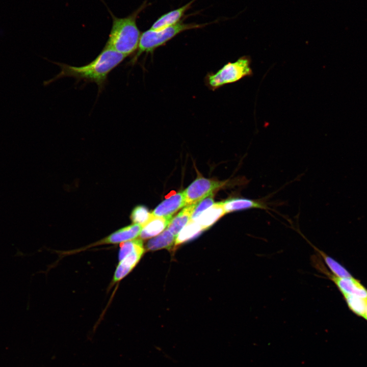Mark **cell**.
Instances as JSON below:
<instances>
[{
  "label": "cell",
  "mask_w": 367,
  "mask_h": 367,
  "mask_svg": "<svg viewBox=\"0 0 367 367\" xmlns=\"http://www.w3.org/2000/svg\"><path fill=\"white\" fill-rule=\"evenodd\" d=\"M330 279L332 280L343 295H352L367 299V290L354 278H340L328 273Z\"/></svg>",
  "instance_id": "cell-9"
},
{
  "label": "cell",
  "mask_w": 367,
  "mask_h": 367,
  "mask_svg": "<svg viewBox=\"0 0 367 367\" xmlns=\"http://www.w3.org/2000/svg\"><path fill=\"white\" fill-rule=\"evenodd\" d=\"M176 237L166 229L159 235L150 239L146 244L148 250H156L161 249H170L175 243Z\"/></svg>",
  "instance_id": "cell-15"
},
{
  "label": "cell",
  "mask_w": 367,
  "mask_h": 367,
  "mask_svg": "<svg viewBox=\"0 0 367 367\" xmlns=\"http://www.w3.org/2000/svg\"><path fill=\"white\" fill-rule=\"evenodd\" d=\"M172 217H153L142 227L140 236L142 239H147L160 234L167 227Z\"/></svg>",
  "instance_id": "cell-12"
},
{
  "label": "cell",
  "mask_w": 367,
  "mask_h": 367,
  "mask_svg": "<svg viewBox=\"0 0 367 367\" xmlns=\"http://www.w3.org/2000/svg\"><path fill=\"white\" fill-rule=\"evenodd\" d=\"M141 243L142 241L141 239H134L121 243L118 254L119 261L134 250Z\"/></svg>",
  "instance_id": "cell-21"
},
{
  "label": "cell",
  "mask_w": 367,
  "mask_h": 367,
  "mask_svg": "<svg viewBox=\"0 0 367 367\" xmlns=\"http://www.w3.org/2000/svg\"><path fill=\"white\" fill-rule=\"evenodd\" d=\"M144 252L142 242L134 250L119 261L114 273L113 282L115 283L120 281L127 275L138 264Z\"/></svg>",
  "instance_id": "cell-8"
},
{
  "label": "cell",
  "mask_w": 367,
  "mask_h": 367,
  "mask_svg": "<svg viewBox=\"0 0 367 367\" xmlns=\"http://www.w3.org/2000/svg\"><path fill=\"white\" fill-rule=\"evenodd\" d=\"M204 230L202 226L195 220H190L177 235L175 245L185 243L198 235Z\"/></svg>",
  "instance_id": "cell-16"
},
{
  "label": "cell",
  "mask_w": 367,
  "mask_h": 367,
  "mask_svg": "<svg viewBox=\"0 0 367 367\" xmlns=\"http://www.w3.org/2000/svg\"><path fill=\"white\" fill-rule=\"evenodd\" d=\"M251 60L248 56H243L233 62L225 64L216 73H209L206 77L208 87L215 90L224 85L237 82L251 76Z\"/></svg>",
  "instance_id": "cell-4"
},
{
  "label": "cell",
  "mask_w": 367,
  "mask_h": 367,
  "mask_svg": "<svg viewBox=\"0 0 367 367\" xmlns=\"http://www.w3.org/2000/svg\"><path fill=\"white\" fill-rule=\"evenodd\" d=\"M214 203L213 195L201 200L196 203L191 216V220H195L205 211L208 209Z\"/></svg>",
  "instance_id": "cell-20"
},
{
  "label": "cell",
  "mask_w": 367,
  "mask_h": 367,
  "mask_svg": "<svg viewBox=\"0 0 367 367\" xmlns=\"http://www.w3.org/2000/svg\"><path fill=\"white\" fill-rule=\"evenodd\" d=\"M186 206L184 191L172 195L160 203L152 211L153 217H172L179 209Z\"/></svg>",
  "instance_id": "cell-7"
},
{
  "label": "cell",
  "mask_w": 367,
  "mask_h": 367,
  "mask_svg": "<svg viewBox=\"0 0 367 367\" xmlns=\"http://www.w3.org/2000/svg\"><path fill=\"white\" fill-rule=\"evenodd\" d=\"M226 213L252 208L267 209L266 204L261 201L244 198H233L223 202Z\"/></svg>",
  "instance_id": "cell-11"
},
{
  "label": "cell",
  "mask_w": 367,
  "mask_h": 367,
  "mask_svg": "<svg viewBox=\"0 0 367 367\" xmlns=\"http://www.w3.org/2000/svg\"><path fill=\"white\" fill-rule=\"evenodd\" d=\"M196 204L186 206L175 217L172 218L167 226V229L176 238L182 228L191 220V216Z\"/></svg>",
  "instance_id": "cell-14"
},
{
  "label": "cell",
  "mask_w": 367,
  "mask_h": 367,
  "mask_svg": "<svg viewBox=\"0 0 367 367\" xmlns=\"http://www.w3.org/2000/svg\"><path fill=\"white\" fill-rule=\"evenodd\" d=\"M226 214L223 202L214 203L195 220L203 228H208Z\"/></svg>",
  "instance_id": "cell-13"
},
{
  "label": "cell",
  "mask_w": 367,
  "mask_h": 367,
  "mask_svg": "<svg viewBox=\"0 0 367 367\" xmlns=\"http://www.w3.org/2000/svg\"><path fill=\"white\" fill-rule=\"evenodd\" d=\"M152 217V213L143 205L136 206L133 209L130 216V218L134 223L139 224L142 227Z\"/></svg>",
  "instance_id": "cell-19"
},
{
  "label": "cell",
  "mask_w": 367,
  "mask_h": 367,
  "mask_svg": "<svg viewBox=\"0 0 367 367\" xmlns=\"http://www.w3.org/2000/svg\"><path fill=\"white\" fill-rule=\"evenodd\" d=\"M127 56L111 48L104 47L102 51L91 62L82 66H73L64 63H56L60 67V72L53 78L45 81L46 86L64 77H72L77 80L96 84L99 91L104 88L109 73Z\"/></svg>",
  "instance_id": "cell-1"
},
{
  "label": "cell",
  "mask_w": 367,
  "mask_h": 367,
  "mask_svg": "<svg viewBox=\"0 0 367 367\" xmlns=\"http://www.w3.org/2000/svg\"><path fill=\"white\" fill-rule=\"evenodd\" d=\"M196 0H192L184 6L171 10L159 17L152 24L150 29L158 30L167 27L174 25L181 21L185 16V14Z\"/></svg>",
  "instance_id": "cell-10"
},
{
  "label": "cell",
  "mask_w": 367,
  "mask_h": 367,
  "mask_svg": "<svg viewBox=\"0 0 367 367\" xmlns=\"http://www.w3.org/2000/svg\"><path fill=\"white\" fill-rule=\"evenodd\" d=\"M226 184V181H219L202 177L196 178L184 191L186 206L197 203Z\"/></svg>",
  "instance_id": "cell-5"
},
{
  "label": "cell",
  "mask_w": 367,
  "mask_h": 367,
  "mask_svg": "<svg viewBox=\"0 0 367 367\" xmlns=\"http://www.w3.org/2000/svg\"><path fill=\"white\" fill-rule=\"evenodd\" d=\"M314 249L320 254L323 259L325 263L330 270L333 275L340 278H352L351 274L341 265L336 260L327 255L323 251L309 243Z\"/></svg>",
  "instance_id": "cell-17"
},
{
  "label": "cell",
  "mask_w": 367,
  "mask_h": 367,
  "mask_svg": "<svg viewBox=\"0 0 367 367\" xmlns=\"http://www.w3.org/2000/svg\"><path fill=\"white\" fill-rule=\"evenodd\" d=\"M208 24L185 23L181 20L177 24L158 30L149 29L141 34L137 51L132 62L134 63L142 54L152 53L184 31L202 28Z\"/></svg>",
  "instance_id": "cell-3"
},
{
  "label": "cell",
  "mask_w": 367,
  "mask_h": 367,
  "mask_svg": "<svg viewBox=\"0 0 367 367\" xmlns=\"http://www.w3.org/2000/svg\"><path fill=\"white\" fill-rule=\"evenodd\" d=\"M343 295L350 308L356 314L365 319L367 316V299L349 295Z\"/></svg>",
  "instance_id": "cell-18"
},
{
  "label": "cell",
  "mask_w": 367,
  "mask_h": 367,
  "mask_svg": "<svg viewBox=\"0 0 367 367\" xmlns=\"http://www.w3.org/2000/svg\"><path fill=\"white\" fill-rule=\"evenodd\" d=\"M142 226L134 223L121 228L107 237L91 244L84 249L104 244H117L136 239L140 235Z\"/></svg>",
  "instance_id": "cell-6"
},
{
  "label": "cell",
  "mask_w": 367,
  "mask_h": 367,
  "mask_svg": "<svg viewBox=\"0 0 367 367\" xmlns=\"http://www.w3.org/2000/svg\"><path fill=\"white\" fill-rule=\"evenodd\" d=\"M147 6L145 2L131 14L123 18L115 16L107 7L113 22L104 46L127 57L137 50L141 34L137 25V19Z\"/></svg>",
  "instance_id": "cell-2"
}]
</instances>
